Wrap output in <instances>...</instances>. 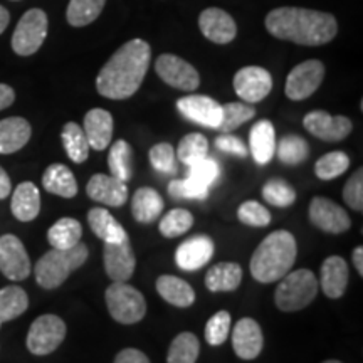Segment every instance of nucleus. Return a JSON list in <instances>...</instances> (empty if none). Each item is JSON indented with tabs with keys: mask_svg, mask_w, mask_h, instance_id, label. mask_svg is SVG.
Here are the masks:
<instances>
[{
	"mask_svg": "<svg viewBox=\"0 0 363 363\" xmlns=\"http://www.w3.org/2000/svg\"><path fill=\"white\" fill-rule=\"evenodd\" d=\"M320 286L331 299L342 298L348 286V266L343 257L330 256L321 266Z\"/></svg>",
	"mask_w": 363,
	"mask_h": 363,
	"instance_id": "nucleus-22",
	"label": "nucleus"
},
{
	"mask_svg": "<svg viewBox=\"0 0 363 363\" xmlns=\"http://www.w3.org/2000/svg\"><path fill=\"white\" fill-rule=\"evenodd\" d=\"M296 239L288 230L271 233L257 246L251 259V274L259 283H274L284 278L296 261Z\"/></svg>",
	"mask_w": 363,
	"mask_h": 363,
	"instance_id": "nucleus-3",
	"label": "nucleus"
},
{
	"mask_svg": "<svg viewBox=\"0 0 363 363\" xmlns=\"http://www.w3.org/2000/svg\"><path fill=\"white\" fill-rule=\"evenodd\" d=\"M33 135L29 121L21 116L6 118L0 121V153L11 155L24 148Z\"/></svg>",
	"mask_w": 363,
	"mask_h": 363,
	"instance_id": "nucleus-23",
	"label": "nucleus"
},
{
	"mask_svg": "<svg viewBox=\"0 0 363 363\" xmlns=\"http://www.w3.org/2000/svg\"><path fill=\"white\" fill-rule=\"evenodd\" d=\"M216 147L220 152L229 153V155H235V157H247L249 150L246 147V143L239 138V136L234 135H220L216 138Z\"/></svg>",
	"mask_w": 363,
	"mask_h": 363,
	"instance_id": "nucleus-49",
	"label": "nucleus"
},
{
	"mask_svg": "<svg viewBox=\"0 0 363 363\" xmlns=\"http://www.w3.org/2000/svg\"><path fill=\"white\" fill-rule=\"evenodd\" d=\"M316 294V276L310 269H298L281 278V283L274 293V303L281 311L293 313L311 305Z\"/></svg>",
	"mask_w": 363,
	"mask_h": 363,
	"instance_id": "nucleus-5",
	"label": "nucleus"
},
{
	"mask_svg": "<svg viewBox=\"0 0 363 363\" xmlns=\"http://www.w3.org/2000/svg\"><path fill=\"white\" fill-rule=\"evenodd\" d=\"M177 108L182 116L206 128L217 130L222 121V104L203 94H190V96L180 98L177 101Z\"/></svg>",
	"mask_w": 363,
	"mask_h": 363,
	"instance_id": "nucleus-15",
	"label": "nucleus"
},
{
	"mask_svg": "<svg viewBox=\"0 0 363 363\" xmlns=\"http://www.w3.org/2000/svg\"><path fill=\"white\" fill-rule=\"evenodd\" d=\"M249 152L256 163L266 165L276 153V131L269 120H261L249 133Z\"/></svg>",
	"mask_w": 363,
	"mask_h": 363,
	"instance_id": "nucleus-24",
	"label": "nucleus"
},
{
	"mask_svg": "<svg viewBox=\"0 0 363 363\" xmlns=\"http://www.w3.org/2000/svg\"><path fill=\"white\" fill-rule=\"evenodd\" d=\"M238 217L242 224L251 227H266L271 222V212L256 201H247L240 203Z\"/></svg>",
	"mask_w": 363,
	"mask_h": 363,
	"instance_id": "nucleus-46",
	"label": "nucleus"
},
{
	"mask_svg": "<svg viewBox=\"0 0 363 363\" xmlns=\"http://www.w3.org/2000/svg\"><path fill=\"white\" fill-rule=\"evenodd\" d=\"M84 135L93 150L108 148L113 138V116L110 111L94 108L84 116Z\"/></svg>",
	"mask_w": 363,
	"mask_h": 363,
	"instance_id": "nucleus-21",
	"label": "nucleus"
},
{
	"mask_svg": "<svg viewBox=\"0 0 363 363\" xmlns=\"http://www.w3.org/2000/svg\"><path fill=\"white\" fill-rule=\"evenodd\" d=\"M266 29L274 38L294 44L323 45L337 35L338 24L328 12L281 7L267 13Z\"/></svg>",
	"mask_w": 363,
	"mask_h": 363,
	"instance_id": "nucleus-2",
	"label": "nucleus"
},
{
	"mask_svg": "<svg viewBox=\"0 0 363 363\" xmlns=\"http://www.w3.org/2000/svg\"><path fill=\"white\" fill-rule=\"evenodd\" d=\"M29 308V296L21 286H7L0 289V323L16 320Z\"/></svg>",
	"mask_w": 363,
	"mask_h": 363,
	"instance_id": "nucleus-33",
	"label": "nucleus"
},
{
	"mask_svg": "<svg viewBox=\"0 0 363 363\" xmlns=\"http://www.w3.org/2000/svg\"><path fill=\"white\" fill-rule=\"evenodd\" d=\"M169 194L175 199H190V201H203L207 199L208 189L202 187L201 184L192 179H177L169 184Z\"/></svg>",
	"mask_w": 363,
	"mask_h": 363,
	"instance_id": "nucleus-47",
	"label": "nucleus"
},
{
	"mask_svg": "<svg viewBox=\"0 0 363 363\" xmlns=\"http://www.w3.org/2000/svg\"><path fill=\"white\" fill-rule=\"evenodd\" d=\"M323 363H342V362H338V360H326Z\"/></svg>",
	"mask_w": 363,
	"mask_h": 363,
	"instance_id": "nucleus-55",
	"label": "nucleus"
},
{
	"mask_svg": "<svg viewBox=\"0 0 363 363\" xmlns=\"http://www.w3.org/2000/svg\"><path fill=\"white\" fill-rule=\"evenodd\" d=\"M305 128L323 142H342L352 133L353 123L347 116H331L323 110L308 113L303 120Z\"/></svg>",
	"mask_w": 363,
	"mask_h": 363,
	"instance_id": "nucleus-14",
	"label": "nucleus"
},
{
	"mask_svg": "<svg viewBox=\"0 0 363 363\" xmlns=\"http://www.w3.org/2000/svg\"><path fill=\"white\" fill-rule=\"evenodd\" d=\"M230 313L227 311H217L206 325V340L212 347H219L229 337L230 331Z\"/></svg>",
	"mask_w": 363,
	"mask_h": 363,
	"instance_id": "nucleus-44",
	"label": "nucleus"
},
{
	"mask_svg": "<svg viewBox=\"0 0 363 363\" xmlns=\"http://www.w3.org/2000/svg\"><path fill=\"white\" fill-rule=\"evenodd\" d=\"M214 240L208 235H194L180 244L175 252V262L184 271H197L211 261Z\"/></svg>",
	"mask_w": 363,
	"mask_h": 363,
	"instance_id": "nucleus-19",
	"label": "nucleus"
},
{
	"mask_svg": "<svg viewBox=\"0 0 363 363\" xmlns=\"http://www.w3.org/2000/svg\"><path fill=\"white\" fill-rule=\"evenodd\" d=\"M48 35V16L40 9L27 11L12 35V49L19 56L38 52Z\"/></svg>",
	"mask_w": 363,
	"mask_h": 363,
	"instance_id": "nucleus-7",
	"label": "nucleus"
},
{
	"mask_svg": "<svg viewBox=\"0 0 363 363\" xmlns=\"http://www.w3.org/2000/svg\"><path fill=\"white\" fill-rule=\"evenodd\" d=\"M157 291L167 303L177 308H189L195 301L192 286L172 274H163L157 279Z\"/></svg>",
	"mask_w": 363,
	"mask_h": 363,
	"instance_id": "nucleus-28",
	"label": "nucleus"
},
{
	"mask_svg": "<svg viewBox=\"0 0 363 363\" xmlns=\"http://www.w3.org/2000/svg\"><path fill=\"white\" fill-rule=\"evenodd\" d=\"M61 140L62 145H65L66 155L69 157L71 162L83 163L88 160L91 147L84 135V130L78 123H74V121L66 123L61 131Z\"/></svg>",
	"mask_w": 363,
	"mask_h": 363,
	"instance_id": "nucleus-32",
	"label": "nucleus"
},
{
	"mask_svg": "<svg viewBox=\"0 0 363 363\" xmlns=\"http://www.w3.org/2000/svg\"><path fill=\"white\" fill-rule=\"evenodd\" d=\"M0 272L11 281H24L30 274V259L19 238L6 234L0 238Z\"/></svg>",
	"mask_w": 363,
	"mask_h": 363,
	"instance_id": "nucleus-11",
	"label": "nucleus"
},
{
	"mask_svg": "<svg viewBox=\"0 0 363 363\" xmlns=\"http://www.w3.org/2000/svg\"><path fill=\"white\" fill-rule=\"evenodd\" d=\"M175 150L170 143H158L150 150V163L160 174H175Z\"/></svg>",
	"mask_w": 363,
	"mask_h": 363,
	"instance_id": "nucleus-45",
	"label": "nucleus"
},
{
	"mask_svg": "<svg viewBox=\"0 0 363 363\" xmlns=\"http://www.w3.org/2000/svg\"><path fill=\"white\" fill-rule=\"evenodd\" d=\"M0 325H2V323H0Z\"/></svg>",
	"mask_w": 363,
	"mask_h": 363,
	"instance_id": "nucleus-56",
	"label": "nucleus"
},
{
	"mask_svg": "<svg viewBox=\"0 0 363 363\" xmlns=\"http://www.w3.org/2000/svg\"><path fill=\"white\" fill-rule=\"evenodd\" d=\"M199 27L208 40L216 44H229L238 35V26L225 11L217 7L206 9L199 17Z\"/></svg>",
	"mask_w": 363,
	"mask_h": 363,
	"instance_id": "nucleus-20",
	"label": "nucleus"
},
{
	"mask_svg": "<svg viewBox=\"0 0 363 363\" xmlns=\"http://www.w3.org/2000/svg\"><path fill=\"white\" fill-rule=\"evenodd\" d=\"M325 78V65L316 59L301 62L288 74L284 93L293 101H303L310 98L320 88Z\"/></svg>",
	"mask_w": 363,
	"mask_h": 363,
	"instance_id": "nucleus-9",
	"label": "nucleus"
},
{
	"mask_svg": "<svg viewBox=\"0 0 363 363\" xmlns=\"http://www.w3.org/2000/svg\"><path fill=\"white\" fill-rule=\"evenodd\" d=\"M106 0H69L67 6V22L72 27H84L94 22L101 13Z\"/></svg>",
	"mask_w": 363,
	"mask_h": 363,
	"instance_id": "nucleus-36",
	"label": "nucleus"
},
{
	"mask_svg": "<svg viewBox=\"0 0 363 363\" xmlns=\"http://www.w3.org/2000/svg\"><path fill=\"white\" fill-rule=\"evenodd\" d=\"M343 201L353 211H363V170L358 169L343 187Z\"/></svg>",
	"mask_w": 363,
	"mask_h": 363,
	"instance_id": "nucleus-48",
	"label": "nucleus"
},
{
	"mask_svg": "<svg viewBox=\"0 0 363 363\" xmlns=\"http://www.w3.org/2000/svg\"><path fill=\"white\" fill-rule=\"evenodd\" d=\"M83 225L72 217H62L48 230V240L52 249H71L81 242Z\"/></svg>",
	"mask_w": 363,
	"mask_h": 363,
	"instance_id": "nucleus-31",
	"label": "nucleus"
},
{
	"mask_svg": "<svg viewBox=\"0 0 363 363\" xmlns=\"http://www.w3.org/2000/svg\"><path fill=\"white\" fill-rule=\"evenodd\" d=\"M242 281V269L235 262H219L212 266L206 274V286L208 291H234Z\"/></svg>",
	"mask_w": 363,
	"mask_h": 363,
	"instance_id": "nucleus-30",
	"label": "nucleus"
},
{
	"mask_svg": "<svg viewBox=\"0 0 363 363\" xmlns=\"http://www.w3.org/2000/svg\"><path fill=\"white\" fill-rule=\"evenodd\" d=\"M278 158L286 165H299L310 155V147H308L306 140L298 135H286L284 138L279 140L276 153Z\"/></svg>",
	"mask_w": 363,
	"mask_h": 363,
	"instance_id": "nucleus-37",
	"label": "nucleus"
},
{
	"mask_svg": "<svg viewBox=\"0 0 363 363\" xmlns=\"http://www.w3.org/2000/svg\"><path fill=\"white\" fill-rule=\"evenodd\" d=\"M108 167H110V175L116 179L128 182L133 175V150L130 143L125 140H118L110 150L108 155Z\"/></svg>",
	"mask_w": 363,
	"mask_h": 363,
	"instance_id": "nucleus-34",
	"label": "nucleus"
},
{
	"mask_svg": "<svg viewBox=\"0 0 363 363\" xmlns=\"http://www.w3.org/2000/svg\"><path fill=\"white\" fill-rule=\"evenodd\" d=\"M88 197L94 202L110 207H121L128 201V187L126 182L116 179L113 175L96 174L93 175L86 185Z\"/></svg>",
	"mask_w": 363,
	"mask_h": 363,
	"instance_id": "nucleus-17",
	"label": "nucleus"
},
{
	"mask_svg": "<svg viewBox=\"0 0 363 363\" xmlns=\"http://www.w3.org/2000/svg\"><path fill=\"white\" fill-rule=\"evenodd\" d=\"M201 352V343L199 338L190 331L177 335L169 348L167 363H195Z\"/></svg>",
	"mask_w": 363,
	"mask_h": 363,
	"instance_id": "nucleus-35",
	"label": "nucleus"
},
{
	"mask_svg": "<svg viewBox=\"0 0 363 363\" xmlns=\"http://www.w3.org/2000/svg\"><path fill=\"white\" fill-rule=\"evenodd\" d=\"M262 347H264V338H262L259 323L252 318L239 320L233 331V348L235 355L242 360H254L259 357Z\"/></svg>",
	"mask_w": 363,
	"mask_h": 363,
	"instance_id": "nucleus-18",
	"label": "nucleus"
},
{
	"mask_svg": "<svg viewBox=\"0 0 363 363\" xmlns=\"http://www.w3.org/2000/svg\"><path fill=\"white\" fill-rule=\"evenodd\" d=\"M350 167V158L345 152H330L316 162L315 174L321 180H333L343 175Z\"/></svg>",
	"mask_w": 363,
	"mask_h": 363,
	"instance_id": "nucleus-40",
	"label": "nucleus"
},
{
	"mask_svg": "<svg viewBox=\"0 0 363 363\" xmlns=\"http://www.w3.org/2000/svg\"><path fill=\"white\" fill-rule=\"evenodd\" d=\"M157 74L163 83L180 91H195L201 84V76L190 62L174 54H162L155 65Z\"/></svg>",
	"mask_w": 363,
	"mask_h": 363,
	"instance_id": "nucleus-10",
	"label": "nucleus"
},
{
	"mask_svg": "<svg viewBox=\"0 0 363 363\" xmlns=\"http://www.w3.org/2000/svg\"><path fill=\"white\" fill-rule=\"evenodd\" d=\"M363 247L358 246L355 251H353V264H355L358 274L363 276Z\"/></svg>",
	"mask_w": 363,
	"mask_h": 363,
	"instance_id": "nucleus-53",
	"label": "nucleus"
},
{
	"mask_svg": "<svg viewBox=\"0 0 363 363\" xmlns=\"http://www.w3.org/2000/svg\"><path fill=\"white\" fill-rule=\"evenodd\" d=\"M9 21H11V16H9L7 9H4L2 6H0V34L7 29Z\"/></svg>",
	"mask_w": 363,
	"mask_h": 363,
	"instance_id": "nucleus-54",
	"label": "nucleus"
},
{
	"mask_svg": "<svg viewBox=\"0 0 363 363\" xmlns=\"http://www.w3.org/2000/svg\"><path fill=\"white\" fill-rule=\"evenodd\" d=\"M43 187L49 194L59 195V197L72 199L78 194V182L74 174L62 163H52L43 175Z\"/></svg>",
	"mask_w": 363,
	"mask_h": 363,
	"instance_id": "nucleus-27",
	"label": "nucleus"
},
{
	"mask_svg": "<svg viewBox=\"0 0 363 363\" xmlns=\"http://www.w3.org/2000/svg\"><path fill=\"white\" fill-rule=\"evenodd\" d=\"M12 214L17 220L30 222L40 212V194L33 182H22L12 192Z\"/></svg>",
	"mask_w": 363,
	"mask_h": 363,
	"instance_id": "nucleus-25",
	"label": "nucleus"
},
{
	"mask_svg": "<svg viewBox=\"0 0 363 363\" xmlns=\"http://www.w3.org/2000/svg\"><path fill=\"white\" fill-rule=\"evenodd\" d=\"M88 222L91 230L96 234V238L103 240L104 244H115L128 239L125 227L113 217L106 208L94 207L88 212Z\"/></svg>",
	"mask_w": 363,
	"mask_h": 363,
	"instance_id": "nucleus-26",
	"label": "nucleus"
},
{
	"mask_svg": "<svg viewBox=\"0 0 363 363\" xmlns=\"http://www.w3.org/2000/svg\"><path fill=\"white\" fill-rule=\"evenodd\" d=\"M262 197L274 207H289L296 201V192L288 182L283 179L267 180L262 187Z\"/></svg>",
	"mask_w": 363,
	"mask_h": 363,
	"instance_id": "nucleus-42",
	"label": "nucleus"
},
{
	"mask_svg": "<svg viewBox=\"0 0 363 363\" xmlns=\"http://www.w3.org/2000/svg\"><path fill=\"white\" fill-rule=\"evenodd\" d=\"M163 199L162 195L152 187L138 189L131 199V214L142 224H150L158 219L163 211Z\"/></svg>",
	"mask_w": 363,
	"mask_h": 363,
	"instance_id": "nucleus-29",
	"label": "nucleus"
},
{
	"mask_svg": "<svg viewBox=\"0 0 363 363\" xmlns=\"http://www.w3.org/2000/svg\"><path fill=\"white\" fill-rule=\"evenodd\" d=\"M104 269L113 283H126L133 276L136 267V257L130 246V239L121 242L106 244L103 251Z\"/></svg>",
	"mask_w": 363,
	"mask_h": 363,
	"instance_id": "nucleus-16",
	"label": "nucleus"
},
{
	"mask_svg": "<svg viewBox=\"0 0 363 363\" xmlns=\"http://www.w3.org/2000/svg\"><path fill=\"white\" fill-rule=\"evenodd\" d=\"M254 115H256V110L249 103H227L222 106V121L217 130H220L222 133H229L246 121L252 120Z\"/></svg>",
	"mask_w": 363,
	"mask_h": 363,
	"instance_id": "nucleus-39",
	"label": "nucleus"
},
{
	"mask_svg": "<svg viewBox=\"0 0 363 363\" xmlns=\"http://www.w3.org/2000/svg\"><path fill=\"white\" fill-rule=\"evenodd\" d=\"M207 152L208 142L206 136L201 133H189L180 140L175 155L182 163H185V165L189 167L192 165V163L201 160V158L207 157Z\"/></svg>",
	"mask_w": 363,
	"mask_h": 363,
	"instance_id": "nucleus-38",
	"label": "nucleus"
},
{
	"mask_svg": "<svg viewBox=\"0 0 363 363\" xmlns=\"http://www.w3.org/2000/svg\"><path fill=\"white\" fill-rule=\"evenodd\" d=\"M88 246L83 242L71 249H51L34 267L35 281L44 289L59 288L72 271L79 269L88 261Z\"/></svg>",
	"mask_w": 363,
	"mask_h": 363,
	"instance_id": "nucleus-4",
	"label": "nucleus"
},
{
	"mask_svg": "<svg viewBox=\"0 0 363 363\" xmlns=\"http://www.w3.org/2000/svg\"><path fill=\"white\" fill-rule=\"evenodd\" d=\"M310 220L320 230L328 234H342L350 229V216L342 206L325 197H315L310 203Z\"/></svg>",
	"mask_w": 363,
	"mask_h": 363,
	"instance_id": "nucleus-13",
	"label": "nucleus"
},
{
	"mask_svg": "<svg viewBox=\"0 0 363 363\" xmlns=\"http://www.w3.org/2000/svg\"><path fill=\"white\" fill-rule=\"evenodd\" d=\"M189 179H192L197 184H201L202 187L211 189L212 184H216L217 179L220 177V167L214 158L211 157H203L199 162L189 165Z\"/></svg>",
	"mask_w": 363,
	"mask_h": 363,
	"instance_id": "nucleus-43",
	"label": "nucleus"
},
{
	"mask_svg": "<svg viewBox=\"0 0 363 363\" xmlns=\"http://www.w3.org/2000/svg\"><path fill=\"white\" fill-rule=\"evenodd\" d=\"M66 323L56 315H43L30 325L27 333V348L34 355H49L65 342Z\"/></svg>",
	"mask_w": 363,
	"mask_h": 363,
	"instance_id": "nucleus-8",
	"label": "nucleus"
},
{
	"mask_svg": "<svg viewBox=\"0 0 363 363\" xmlns=\"http://www.w3.org/2000/svg\"><path fill=\"white\" fill-rule=\"evenodd\" d=\"M234 89L244 103H259L272 89L269 71L259 66H246L234 76Z\"/></svg>",
	"mask_w": 363,
	"mask_h": 363,
	"instance_id": "nucleus-12",
	"label": "nucleus"
},
{
	"mask_svg": "<svg viewBox=\"0 0 363 363\" xmlns=\"http://www.w3.org/2000/svg\"><path fill=\"white\" fill-rule=\"evenodd\" d=\"M106 306L111 318L121 325H133L147 315L143 294L126 283H113L106 289Z\"/></svg>",
	"mask_w": 363,
	"mask_h": 363,
	"instance_id": "nucleus-6",
	"label": "nucleus"
},
{
	"mask_svg": "<svg viewBox=\"0 0 363 363\" xmlns=\"http://www.w3.org/2000/svg\"><path fill=\"white\" fill-rule=\"evenodd\" d=\"M11 192H12L11 179H9L7 172L0 167V201H4V199L9 197V194Z\"/></svg>",
	"mask_w": 363,
	"mask_h": 363,
	"instance_id": "nucleus-52",
	"label": "nucleus"
},
{
	"mask_svg": "<svg viewBox=\"0 0 363 363\" xmlns=\"http://www.w3.org/2000/svg\"><path fill=\"white\" fill-rule=\"evenodd\" d=\"M115 363H150L148 357L136 348H125L118 353Z\"/></svg>",
	"mask_w": 363,
	"mask_h": 363,
	"instance_id": "nucleus-50",
	"label": "nucleus"
},
{
	"mask_svg": "<svg viewBox=\"0 0 363 363\" xmlns=\"http://www.w3.org/2000/svg\"><path fill=\"white\" fill-rule=\"evenodd\" d=\"M194 225V216L185 208H172L160 220V233L163 238H179Z\"/></svg>",
	"mask_w": 363,
	"mask_h": 363,
	"instance_id": "nucleus-41",
	"label": "nucleus"
},
{
	"mask_svg": "<svg viewBox=\"0 0 363 363\" xmlns=\"http://www.w3.org/2000/svg\"><path fill=\"white\" fill-rule=\"evenodd\" d=\"M152 49L142 39L121 45L99 71L96 89L108 99L131 98L142 86L150 67Z\"/></svg>",
	"mask_w": 363,
	"mask_h": 363,
	"instance_id": "nucleus-1",
	"label": "nucleus"
},
{
	"mask_svg": "<svg viewBox=\"0 0 363 363\" xmlns=\"http://www.w3.org/2000/svg\"><path fill=\"white\" fill-rule=\"evenodd\" d=\"M16 101V93L9 84L0 83V111L6 110L11 104Z\"/></svg>",
	"mask_w": 363,
	"mask_h": 363,
	"instance_id": "nucleus-51",
	"label": "nucleus"
}]
</instances>
